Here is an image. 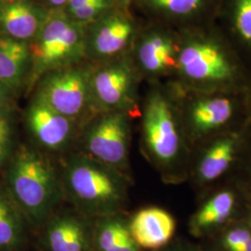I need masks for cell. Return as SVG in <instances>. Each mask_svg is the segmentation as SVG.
<instances>
[{
  "label": "cell",
  "mask_w": 251,
  "mask_h": 251,
  "mask_svg": "<svg viewBox=\"0 0 251 251\" xmlns=\"http://www.w3.org/2000/svg\"><path fill=\"white\" fill-rule=\"evenodd\" d=\"M175 81L180 88L202 92H244L251 70L217 23L177 31Z\"/></svg>",
  "instance_id": "obj_1"
},
{
  "label": "cell",
  "mask_w": 251,
  "mask_h": 251,
  "mask_svg": "<svg viewBox=\"0 0 251 251\" xmlns=\"http://www.w3.org/2000/svg\"><path fill=\"white\" fill-rule=\"evenodd\" d=\"M63 193L88 218L119 214L127 198V179L122 171L77 152L64 164Z\"/></svg>",
  "instance_id": "obj_2"
},
{
  "label": "cell",
  "mask_w": 251,
  "mask_h": 251,
  "mask_svg": "<svg viewBox=\"0 0 251 251\" xmlns=\"http://www.w3.org/2000/svg\"><path fill=\"white\" fill-rule=\"evenodd\" d=\"M143 144L147 157L170 179H179L188 160V139L172 86L153 88L144 102Z\"/></svg>",
  "instance_id": "obj_3"
},
{
  "label": "cell",
  "mask_w": 251,
  "mask_h": 251,
  "mask_svg": "<svg viewBox=\"0 0 251 251\" xmlns=\"http://www.w3.org/2000/svg\"><path fill=\"white\" fill-rule=\"evenodd\" d=\"M6 187L30 225L40 228L53 214L63 193L51 162L26 146L21 147L9 162Z\"/></svg>",
  "instance_id": "obj_4"
},
{
  "label": "cell",
  "mask_w": 251,
  "mask_h": 251,
  "mask_svg": "<svg viewBox=\"0 0 251 251\" xmlns=\"http://www.w3.org/2000/svg\"><path fill=\"white\" fill-rule=\"evenodd\" d=\"M189 143L206 142L249 122L244 92H202L171 84Z\"/></svg>",
  "instance_id": "obj_5"
},
{
  "label": "cell",
  "mask_w": 251,
  "mask_h": 251,
  "mask_svg": "<svg viewBox=\"0 0 251 251\" xmlns=\"http://www.w3.org/2000/svg\"><path fill=\"white\" fill-rule=\"evenodd\" d=\"M85 36L80 25L63 15L47 18L30 47L33 75L67 67L83 54Z\"/></svg>",
  "instance_id": "obj_6"
},
{
  "label": "cell",
  "mask_w": 251,
  "mask_h": 251,
  "mask_svg": "<svg viewBox=\"0 0 251 251\" xmlns=\"http://www.w3.org/2000/svg\"><path fill=\"white\" fill-rule=\"evenodd\" d=\"M82 152L118 171L128 166L130 126L124 112H107L85 128Z\"/></svg>",
  "instance_id": "obj_7"
},
{
  "label": "cell",
  "mask_w": 251,
  "mask_h": 251,
  "mask_svg": "<svg viewBox=\"0 0 251 251\" xmlns=\"http://www.w3.org/2000/svg\"><path fill=\"white\" fill-rule=\"evenodd\" d=\"M90 76V73L70 66L47 73L36 99L76 122L92 105Z\"/></svg>",
  "instance_id": "obj_8"
},
{
  "label": "cell",
  "mask_w": 251,
  "mask_h": 251,
  "mask_svg": "<svg viewBox=\"0 0 251 251\" xmlns=\"http://www.w3.org/2000/svg\"><path fill=\"white\" fill-rule=\"evenodd\" d=\"M178 33L162 24L146 28L135 46L136 69L149 77L175 75L178 61Z\"/></svg>",
  "instance_id": "obj_9"
},
{
  "label": "cell",
  "mask_w": 251,
  "mask_h": 251,
  "mask_svg": "<svg viewBox=\"0 0 251 251\" xmlns=\"http://www.w3.org/2000/svg\"><path fill=\"white\" fill-rule=\"evenodd\" d=\"M248 125L241 126L206 141L195 162L193 175L198 185L205 186L224 177L242 157Z\"/></svg>",
  "instance_id": "obj_10"
},
{
  "label": "cell",
  "mask_w": 251,
  "mask_h": 251,
  "mask_svg": "<svg viewBox=\"0 0 251 251\" xmlns=\"http://www.w3.org/2000/svg\"><path fill=\"white\" fill-rule=\"evenodd\" d=\"M138 71L126 62L106 66L90 76L92 104L107 112H124L134 105Z\"/></svg>",
  "instance_id": "obj_11"
},
{
  "label": "cell",
  "mask_w": 251,
  "mask_h": 251,
  "mask_svg": "<svg viewBox=\"0 0 251 251\" xmlns=\"http://www.w3.org/2000/svg\"><path fill=\"white\" fill-rule=\"evenodd\" d=\"M159 24L176 31L217 23L223 0H140Z\"/></svg>",
  "instance_id": "obj_12"
},
{
  "label": "cell",
  "mask_w": 251,
  "mask_h": 251,
  "mask_svg": "<svg viewBox=\"0 0 251 251\" xmlns=\"http://www.w3.org/2000/svg\"><path fill=\"white\" fill-rule=\"evenodd\" d=\"M44 251H93L94 222L80 213H53L42 226Z\"/></svg>",
  "instance_id": "obj_13"
},
{
  "label": "cell",
  "mask_w": 251,
  "mask_h": 251,
  "mask_svg": "<svg viewBox=\"0 0 251 251\" xmlns=\"http://www.w3.org/2000/svg\"><path fill=\"white\" fill-rule=\"evenodd\" d=\"M26 122L35 143L50 152L65 150L76 134V122L37 99L34 100L27 111Z\"/></svg>",
  "instance_id": "obj_14"
},
{
  "label": "cell",
  "mask_w": 251,
  "mask_h": 251,
  "mask_svg": "<svg viewBox=\"0 0 251 251\" xmlns=\"http://www.w3.org/2000/svg\"><path fill=\"white\" fill-rule=\"evenodd\" d=\"M217 24L251 70V0H223Z\"/></svg>",
  "instance_id": "obj_15"
},
{
  "label": "cell",
  "mask_w": 251,
  "mask_h": 251,
  "mask_svg": "<svg viewBox=\"0 0 251 251\" xmlns=\"http://www.w3.org/2000/svg\"><path fill=\"white\" fill-rule=\"evenodd\" d=\"M128 228L140 249L152 251L161 249L171 241L176 223L168 211L152 206L138 211L128 223Z\"/></svg>",
  "instance_id": "obj_16"
},
{
  "label": "cell",
  "mask_w": 251,
  "mask_h": 251,
  "mask_svg": "<svg viewBox=\"0 0 251 251\" xmlns=\"http://www.w3.org/2000/svg\"><path fill=\"white\" fill-rule=\"evenodd\" d=\"M48 16L26 0L0 4V34L26 41L37 36Z\"/></svg>",
  "instance_id": "obj_17"
},
{
  "label": "cell",
  "mask_w": 251,
  "mask_h": 251,
  "mask_svg": "<svg viewBox=\"0 0 251 251\" xmlns=\"http://www.w3.org/2000/svg\"><path fill=\"white\" fill-rule=\"evenodd\" d=\"M31 68L32 56L26 42L0 34V85L8 91H17Z\"/></svg>",
  "instance_id": "obj_18"
},
{
  "label": "cell",
  "mask_w": 251,
  "mask_h": 251,
  "mask_svg": "<svg viewBox=\"0 0 251 251\" xmlns=\"http://www.w3.org/2000/svg\"><path fill=\"white\" fill-rule=\"evenodd\" d=\"M134 23L122 14L102 19L93 30L90 45L99 56H111L123 50L134 39Z\"/></svg>",
  "instance_id": "obj_19"
},
{
  "label": "cell",
  "mask_w": 251,
  "mask_h": 251,
  "mask_svg": "<svg viewBox=\"0 0 251 251\" xmlns=\"http://www.w3.org/2000/svg\"><path fill=\"white\" fill-rule=\"evenodd\" d=\"M29 225L6 185H0V251H21L26 244Z\"/></svg>",
  "instance_id": "obj_20"
},
{
  "label": "cell",
  "mask_w": 251,
  "mask_h": 251,
  "mask_svg": "<svg viewBox=\"0 0 251 251\" xmlns=\"http://www.w3.org/2000/svg\"><path fill=\"white\" fill-rule=\"evenodd\" d=\"M239 200L231 189L215 193L192 216L190 226L194 232L201 233L225 225L237 211Z\"/></svg>",
  "instance_id": "obj_21"
},
{
  "label": "cell",
  "mask_w": 251,
  "mask_h": 251,
  "mask_svg": "<svg viewBox=\"0 0 251 251\" xmlns=\"http://www.w3.org/2000/svg\"><path fill=\"white\" fill-rule=\"evenodd\" d=\"M92 246L93 251H142L131 236L128 223L119 214L96 219Z\"/></svg>",
  "instance_id": "obj_22"
},
{
  "label": "cell",
  "mask_w": 251,
  "mask_h": 251,
  "mask_svg": "<svg viewBox=\"0 0 251 251\" xmlns=\"http://www.w3.org/2000/svg\"><path fill=\"white\" fill-rule=\"evenodd\" d=\"M251 238V230L248 227L239 226L225 233L224 246L226 251H238Z\"/></svg>",
  "instance_id": "obj_23"
},
{
  "label": "cell",
  "mask_w": 251,
  "mask_h": 251,
  "mask_svg": "<svg viewBox=\"0 0 251 251\" xmlns=\"http://www.w3.org/2000/svg\"><path fill=\"white\" fill-rule=\"evenodd\" d=\"M12 144L11 126L9 119L0 114V167L8 160Z\"/></svg>",
  "instance_id": "obj_24"
},
{
  "label": "cell",
  "mask_w": 251,
  "mask_h": 251,
  "mask_svg": "<svg viewBox=\"0 0 251 251\" xmlns=\"http://www.w3.org/2000/svg\"><path fill=\"white\" fill-rule=\"evenodd\" d=\"M109 7L108 1L97 2L85 5L77 9L68 10L70 16L78 22H88L92 19L99 16L101 12H103Z\"/></svg>",
  "instance_id": "obj_25"
},
{
  "label": "cell",
  "mask_w": 251,
  "mask_h": 251,
  "mask_svg": "<svg viewBox=\"0 0 251 251\" xmlns=\"http://www.w3.org/2000/svg\"><path fill=\"white\" fill-rule=\"evenodd\" d=\"M104 1H107V0H68L67 5H68V10H70V9L80 8V7H83L88 4H91V3L104 2Z\"/></svg>",
  "instance_id": "obj_26"
},
{
  "label": "cell",
  "mask_w": 251,
  "mask_h": 251,
  "mask_svg": "<svg viewBox=\"0 0 251 251\" xmlns=\"http://www.w3.org/2000/svg\"><path fill=\"white\" fill-rule=\"evenodd\" d=\"M248 159H247V163H246V186L248 189V192L251 194V152L249 153L248 155Z\"/></svg>",
  "instance_id": "obj_27"
},
{
  "label": "cell",
  "mask_w": 251,
  "mask_h": 251,
  "mask_svg": "<svg viewBox=\"0 0 251 251\" xmlns=\"http://www.w3.org/2000/svg\"><path fill=\"white\" fill-rule=\"evenodd\" d=\"M245 97H246V106H247V113L249 122L251 124V82L245 91Z\"/></svg>",
  "instance_id": "obj_28"
},
{
  "label": "cell",
  "mask_w": 251,
  "mask_h": 251,
  "mask_svg": "<svg viewBox=\"0 0 251 251\" xmlns=\"http://www.w3.org/2000/svg\"><path fill=\"white\" fill-rule=\"evenodd\" d=\"M7 90H5L1 85H0V107H2L5 103V93Z\"/></svg>",
  "instance_id": "obj_29"
},
{
  "label": "cell",
  "mask_w": 251,
  "mask_h": 251,
  "mask_svg": "<svg viewBox=\"0 0 251 251\" xmlns=\"http://www.w3.org/2000/svg\"><path fill=\"white\" fill-rule=\"evenodd\" d=\"M49 1L54 6H62L68 2V0H49Z\"/></svg>",
  "instance_id": "obj_30"
},
{
  "label": "cell",
  "mask_w": 251,
  "mask_h": 251,
  "mask_svg": "<svg viewBox=\"0 0 251 251\" xmlns=\"http://www.w3.org/2000/svg\"><path fill=\"white\" fill-rule=\"evenodd\" d=\"M238 251H251V238Z\"/></svg>",
  "instance_id": "obj_31"
},
{
  "label": "cell",
  "mask_w": 251,
  "mask_h": 251,
  "mask_svg": "<svg viewBox=\"0 0 251 251\" xmlns=\"http://www.w3.org/2000/svg\"><path fill=\"white\" fill-rule=\"evenodd\" d=\"M120 2H122L123 4H125V5H128L132 0H119Z\"/></svg>",
  "instance_id": "obj_32"
},
{
  "label": "cell",
  "mask_w": 251,
  "mask_h": 251,
  "mask_svg": "<svg viewBox=\"0 0 251 251\" xmlns=\"http://www.w3.org/2000/svg\"><path fill=\"white\" fill-rule=\"evenodd\" d=\"M10 1H13V0H0V4L7 3V2H10Z\"/></svg>",
  "instance_id": "obj_33"
},
{
  "label": "cell",
  "mask_w": 251,
  "mask_h": 251,
  "mask_svg": "<svg viewBox=\"0 0 251 251\" xmlns=\"http://www.w3.org/2000/svg\"><path fill=\"white\" fill-rule=\"evenodd\" d=\"M249 225L251 226V214L250 215V218H249Z\"/></svg>",
  "instance_id": "obj_34"
}]
</instances>
